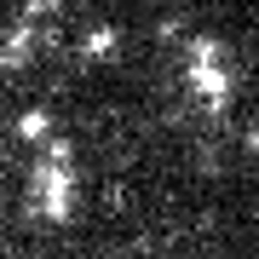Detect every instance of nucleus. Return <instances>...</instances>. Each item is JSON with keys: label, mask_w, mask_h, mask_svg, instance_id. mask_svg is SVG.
<instances>
[{"label": "nucleus", "mask_w": 259, "mask_h": 259, "mask_svg": "<svg viewBox=\"0 0 259 259\" xmlns=\"http://www.w3.org/2000/svg\"><path fill=\"white\" fill-rule=\"evenodd\" d=\"M248 144H253V150H259V133H248Z\"/></svg>", "instance_id": "5"}, {"label": "nucleus", "mask_w": 259, "mask_h": 259, "mask_svg": "<svg viewBox=\"0 0 259 259\" xmlns=\"http://www.w3.org/2000/svg\"><path fill=\"white\" fill-rule=\"evenodd\" d=\"M87 58H115V29H93L87 35Z\"/></svg>", "instance_id": "4"}, {"label": "nucleus", "mask_w": 259, "mask_h": 259, "mask_svg": "<svg viewBox=\"0 0 259 259\" xmlns=\"http://www.w3.org/2000/svg\"><path fill=\"white\" fill-rule=\"evenodd\" d=\"M190 81L207 93V104L231 98V75L219 69V47H213V40H196V47H190Z\"/></svg>", "instance_id": "2"}, {"label": "nucleus", "mask_w": 259, "mask_h": 259, "mask_svg": "<svg viewBox=\"0 0 259 259\" xmlns=\"http://www.w3.org/2000/svg\"><path fill=\"white\" fill-rule=\"evenodd\" d=\"M18 133H23V139H52V115L47 110H23L18 115Z\"/></svg>", "instance_id": "3"}, {"label": "nucleus", "mask_w": 259, "mask_h": 259, "mask_svg": "<svg viewBox=\"0 0 259 259\" xmlns=\"http://www.w3.org/2000/svg\"><path fill=\"white\" fill-rule=\"evenodd\" d=\"M35 190H40V213H47V219H69V207H75V167H69V144L64 139H52L47 161H40V173H35Z\"/></svg>", "instance_id": "1"}]
</instances>
